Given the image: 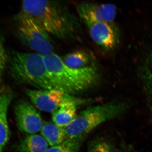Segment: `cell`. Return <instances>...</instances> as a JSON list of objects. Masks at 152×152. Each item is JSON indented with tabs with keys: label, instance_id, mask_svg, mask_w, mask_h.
<instances>
[{
	"label": "cell",
	"instance_id": "1",
	"mask_svg": "<svg viewBox=\"0 0 152 152\" xmlns=\"http://www.w3.org/2000/svg\"><path fill=\"white\" fill-rule=\"evenodd\" d=\"M21 12L37 22L50 35L59 39L77 41L83 30L78 18L64 4L56 1H24Z\"/></svg>",
	"mask_w": 152,
	"mask_h": 152
},
{
	"label": "cell",
	"instance_id": "2",
	"mask_svg": "<svg viewBox=\"0 0 152 152\" xmlns=\"http://www.w3.org/2000/svg\"><path fill=\"white\" fill-rule=\"evenodd\" d=\"M43 56L47 69L60 91L75 96L94 88L100 82V72L95 65L73 69L66 65L61 57L54 53Z\"/></svg>",
	"mask_w": 152,
	"mask_h": 152
},
{
	"label": "cell",
	"instance_id": "3",
	"mask_svg": "<svg viewBox=\"0 0 152 152\" xmlns=\"http://www.w3.org/2000/svg\"><path fill=\"white\" fill-rule=\"evenodd\" d=\"M12 77L20 83L39 90H59L47 69L43 55L35 53L14 51L10 59Z\"/></svg>",
	"mask_w": 152,
	"mask_h": 152
},
{
	"label": "cell",
	"instance_id": "4",
	"mask_svg": "<svg viewBox=\"0 0 152 152\" xmlns=\"http://www.w3.org/2000/svg\"><path fill=\"white\" fill-rule=\"evenodd\" d=\"M129 108L128 103L118 101L88 107L77 114L72 122L64 128L67 138L83 142L93 130L123 115Z\"/></svg>",
	"mask_w": 152,
	"mask_h": 152
},
{
	"label": "cell",
	"instance_id": "5",
	"mask_svg": "<svg viewBox=\"0 0 152 152\" xmlns=\"http://www.w3.org/2000/svg\"><path fill=\"white\" fill-rule=\"evenodd\" d=\"M18 36L26 46L43 56L54 53V42L34 19L21 12L15 19Z\"/></svg>",
	"mask_w": 152,
	"mask_h": 152
},
{
	"label": "cell",
	"instance_id": "6",
	"mask_svg": "<svg viewBox=\"0 0 152 152\" xmlns=\"http://www.w3.org/2000/svg\"><path fill=\"white\" fill-rule=\"evenodd\" d=\"M25 92L36 107L42 111L52 113L66 103L76 102L84 104L89 102L86 99L78 98L58 90L26 88Z\"/></svg>",
	"mask_w": 152,
	"mask_h": 152
},
{
	"label": "cell",
	"instance_id": "7",
	"mask_svg": "<svg viewBox=\"0 0 152 152\" xmlns=\"http://www.w3.org/2000/svg\"><path fill=\"white\" fill-rule=\"evenodd\" d=\"M15 118L20 131L32 134L40 132L43 121L36 108L25 100H20L15 107Z\"/></svg>",
	"mask_w": 152,
	"mask_h": 152
},
{
	"label": "cell",
	"instance_id": "8",
	"mask_svg": "<svg viewBox=\"0 0 152 152\" xmlns=\"http://www.w3.org/2000/svg\"><path fill=\"white\" fill-rule=\"evenodd\" d=\"M92 39L106 50L116 48L120 41V33L115 23L95 22L86 24Z\"/></svg>",
	"mask_w": 152,
	"mask_h": 152
},
{
	"label": "cell",
	"instance_id": "9",
	"mask_svg": "<svg viewBox=\"0 0 152 152\" xmlns=\"http://www.w3.org/2000/svg\"><path fill=\"white\" fill-rule=\"evenodd\" d=\"M77 10L85 24L95 22L115 23L117 9L113 4L82 3L78 5Z\"/></svg>",
	"mask_w": 152,
	"mask_h": 152
},
{
	"label": "cell",
	"instance_id": "10",
	"mask_svg": "<svg viewBox=\"0 0 152 152\" xmlns=\"http://www.w3.org/2000/svg\"><path fill=\"white\" fill-rule=\"evenodd\" d=\"M14 93L10 87L4 86L0 88V152H3L10 140V127L7 114Z\"/></svg>",
	"mask_w": 152,
	"mask_h": 152
},
{
	"label": "cell",
	"instance_id": "11",
	"mask_svg": "<svg viewBox=\"0 0 152 152\" xmlns=\"http://www.w3.org/2000/svg\"><path fill=\"white\" fill-rule=\"evenodd\" d=\"M139 74L148 105L152 110V47L149 49L142 60Z\"/></svg>",
	"mask_w": 152,
	"mask_h": 152
},
{
	"label": "cell",
	"instance_id": "12",
	"mask_svg": "<svg viewBox=\"0 0 152 152\" xmlns=\"http://www.w3.org/2000/svg\"><path fill=\"white\" fill-rule=\"evenodd\" d=\"M82 104L76 102H69L64 104L52 113L53 122L59 126L65 128L72 122L77 115L78 106Z\"/></svg>",
	"mask_w": 152,
	"mask_h": 152
},
{
	"label": "cell",
	"instance_id": "13",
	"mask_svg": "<svg viewBox=\"0 0 152 152\" xmlns=\"http://www.w3.org/2000/svg\"><path fill=\"white\" fill-rule=\"evenodd\" d=\"M40 132L51 146L59 145L67 138L64 128L59 126L53 122L43 121Z\"/></svg>",
	"mask_w": 152,
	"mask_h": 152
},
{
	"label": "cell",
	"instance_id": "14",
	"mask_svg": "<svg viewBox=\"0 0 152 152\" xmlns=\"http://www.w3.org/2000/svg\"><path fill=\"white\" fill-rule=\"evenodd\" d=\"M49 145L42 135L32 134L22 140L17 149L20 152H45Z\"/></svg>",
	"mask_w": 152,
	"mask_h": 152
},
{
	"label": "cell",
	"instance_id": "15",
	"mask_svg": "<svg viewBox=\"0 0 152 152\" xmlns=\"http://www.w3.org/2000/svg\"><path fill=\"white\" fill-rule=\"evenodd\" d=\"M68 66L75 69H82L94 65L92 57L87 51L78 50L67 54L61 58Z\"/></svg>",
	"mask_w": 152,
	"mask_h": 152
},
{
	"label": "cell",
	"instance_id": "16",
	"mask_svg": "<svg viewBox=\"0 0 152 152\" xmlns=\"http://www.w3.org/2000/svg\"><path fill=\"white\" fill-rule=\"evenodd\" d=\"M115 148L111 141L98 137L90 142L87 152H115Z\"/></svg>",
	"mask_w": 152,
	"mask_h": 152
},
{
	"label": "cell",
	"instance_id": "17",
	"mask_svg": "<svg viewBox=\"0 0 152 152\" xmlns=\"http://www.w3.org/2000/svg\"><path fill=\"white\" fill-rule=\"evenodd\" d=\"M82 142L66 138L62 143L48 148L45 152H79Z\"/></svg>",
	"mask_w": 152,
	"mask_h": 152
},
{
	"label": "cell",
	"instance_id": "18",
	"mask_svg": "<svg viewBox=\"0 0 152 152\" xmlns=\"http://www.w3.org/2000/svg\"><path fill=\"white\" fill-rule=\"evenodd\" d=\"M8 61V58L4 45V41L0 35V83L2 78L3 73Z\"/></svg>",
	"mask_w": 152,
	"mask_h": 152
}]
</instances>
